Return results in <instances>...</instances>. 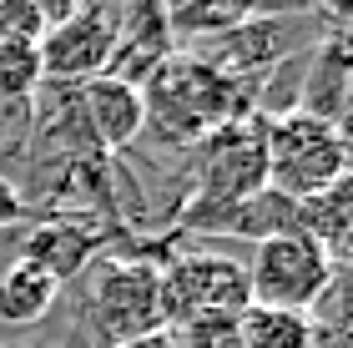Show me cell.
Returning <instances> with one entry per match:
<instances>
[{"instance_id": "1", "label": "cell", "mask_w": 353, "mask_h": 348, "mask_svg": "<svg viewBox=\"0 0 353 348\" xmlns=\"http://www.w3.org/2000/svg\"><path fill=\"white\" fill-rule=\"evenodd\" d=\"M157 267L162 258H147V252H101L76 278V308H81L91 348H117L162 328Z\"/></svg>"}, {"instance_id": "2", "label": "cell", "mask_w": 353, "mask_h": 348, "mask_svg": "<svg viewBox=\"0 0 353 348\" xmlns=\"http://www.w3.org/2000/svg\"><path fill=\"white\" fill-rule=\"evenodd\" d=\"M157 303H162L167 334H182L197 323H237V313L252 303L248 263L212 247L167 252L157 267Z\"/></svg>"}, {"instance_id": "3", "label": "cell", "mask_w": 353, "mask_h": 348, "mask_svg": "<svg viewBox=\"0 0 353 348\" xmlns=\"http://www.w3.org/2000/svg\"><path fill=\"white\" fill-rule=\"evenodd\" d=\"M263 116L248 121H228L212 126L207 136H197L182 152L187 167V207L182 212H202V207H228L268 187V152H263Z\"/></svg>"}, {"instance_id": "4", "label": "cell", "mask_w": 353, "mask_h": 348, "mask_svg": "<svg viewBox=\"0 0 353 348\" xmlns=\"http://www.w3.org/2000/svg\"><path fill=\"white\" fill-rule=\"evenodd\" d=\"M263 152H268V187L293 202L318 197L348 177V132L303 112L268 121Z\"/></svg>"}, {"instance_id": "5", "label": "cell", "mask_w": 353, "mask_h": 348, "mask_svg": "<svg viewBox=\"0 0 353 348\" xmlns=\"http://www.w3.org/2000/svg\"><path fill=\"white\" fill-rule=\"evenodd\" d=\"M343 263H333L318 243H308L303 232L293 237H272L248 252V293L258 308H288V313H308L323 288L333 283Z\"/></svg>"}, {"instance_id": "6", "label": "cell", "mask_w": 353, "mask_h": 348, "mask_svg": "<svg viewBox=\"0 0 353 348\" xmlns=\"http://www.w3.org/2000/svg\"><path fill=\"white\" fill-rule=\"evenodd\" d=\"M111 252V223L106 217H86V212H46L30 217L21 232V252L15 258L41 267L46 278H56L61 288L76 283L86 267Z\"/></svg>"}, {"instance_id": "7", "label": "cell", "mask_w": 353, "mask_h": 348, "mask_svg": "<svg viewBox=\"0 0 353 348\" xmlns=\"http://www.w3.org/2000/svg\"><path fill=\"white\" fill-rule=\"evenodd\" d=\"M111 45H117V6H81L66 25L46 30L36 41L41 76L61 86H86L96 76H106Z\"/></svg>"}, {"instance_id": "8", "label": "cell", "mask_w": 353, "mask_h": 348, "mask_svg": "<svg viewBox=\"0 0 353 348\" xmlns=\"http://www.w3.org/2000/svg\"><path fill=\"white\" fill-rule=\"evenodd\" d=\"M207 237V243H272V237H293L298 232V202L263 187L243 202H228V207H202V212H182L176 217L172 237Z\"/></svg>"}, {"instance_id": "9", "label": "cell", "mask_w": 353, "mask_h": 348, "mask_svg": "<svg viewBox=\"0 0 353 348\" xmlns=\"http://www.w3.org/2000/svg\"><path fill=\"white\" fill-rule=\"evenodd\" d=\"M176 56L172 30H167V6H117V45H111L106 76H121L132 86H147L157 66Z\"/></svg>"}, {"instance_id": "10", "label": "cell", "mask_w": 353, "mask_h": 348, "mask_svg": "<svg viewBox=\"0 0 353 348\" xmlns=\"http://www.w3.org/2000/svg\"><path fill=\"white\" fill-rule=\"evenodd\" d=\"M348 91H353L348 30H328V36L308 51V71H303L298 112L328 121V126H343V121H348Z\"/></svg>"}, {"instance_id": "11", "label": "cell", "mask_w": 353, "mask_h": 348, "mask_svg": "<svg viewBox=\"0 0 353 348\" xmlns=\"http://www.w3.org/2000/svg\"><path fill=\"white\" fill-rule=\"evenodd\" d=\"M81 112L91 121L96 141H101L106 156H117L126 147L141 141V126H147V106H141V86L121 81V76H96L81 86Z\"/></svg>"}, {"instance_id": "12", "label": "cell", "mask_w": 353, "mask_h": 348, "mask_svg": "<svg viewBox=\"0 0 353 348\" xmlns=\"http://www.w3.org/2000/svg\"><path fill=\"white\" fill-rule=\"evenodd\" d=\"M61 303V283L15 258L0 267V328H41Z\"/></svg>"}, {"instance_id": "13", "label": "cell", "mask_w": 353, "mask_h": 348, "mask_svg": "<svg viewBox=\"0 0 353 348\" xmlns=\"http://www.w3.org/2000/svg\"><path fill=\"white\" fill-rule=\"evenodd\" d=\"M298 232L308 237V243H318L333 263H343L348 243H353V182L343 177V182H333L328 192L303 197L298 202Z\"/></svg>"}, {"instance_id": "14", "label": "cell", "mask_w": 353, "mask_h": 348, "mask_svg": "<svg viewBox=\"0 0 353 348\" xmlns=\"http://www.w3.org/2000/svg\"><path fill=\"white\" fill-rule=\"evenodd\" d=\"M252 15L248 0H192V6H167V30L176 51H197V45L228 36Z\"/></svg>"}, {"instance_id": "15", "label": "cell", "mask_w": 353, "mask_h": 348, "mask_svg": "<svg viewBox=\"0 0 353 348\" xmlns=\"http://www.w3.org/2000/svg\"><path fill=\"white\" fill-rule=\"evenodd\" d=\"M232 338H237V348H313V323H308V313L248 303L232 323Z\"/></svg>"}, {"instance_id": "16", "label": "cell", "mask_w": 353, "mask_h": 348, "mask_svg": "<svg viewBox=\"0 0 353 348\" xmlns=\"http://www.w3.org/2000/svg\"><path fill=\"white\" fill-rule=\"evenodd\" d=\"M41 86L46 76H41L36 41H21V36L0 41V101H30Z\"/></svg>"}, {"instance_id": "17", "label": "cell", "mask_w": 353, "mask_h": 348, "mask_svg": "<svg viewBox=\"0 0 353 348\" xmlns=\"http://www.w3.org/2000/svg\"><path fill=\"white\" fill-rule=\"evenodd\" d=\"M30 136H36V96L30 101H0V177H10L6 167L26 162Z\"/></svg>"}, {"instance_id": "18", "label": "cell", "mask_w": 353, "mask_h": 348, "mask_svg": "<svg viewBox=\"0 0 353 348\" xmlns=\"http://www.w3.org/2000/svg\"><path fill=\"white\" fill-rule=\"evenodd\" d=\"M30 217H36V212L26 207V197H21V192H15V177H0V232L26 227Z\"/></svg>"}, {"instance_id": "19", "label": "cell", "mask_w": 353, "mask_h": 348, "mask_svg": "<svg viewBox=\"0 0 353 348\" xmlns=\"http://www.w3.org/2000/svg\"><path fill=\"white\" fill-rule=\"evenodd\" d=\"M117 348H176V338L167 334V328H157V334H141V338H126Z\"/></svg>"}]
</instances>
